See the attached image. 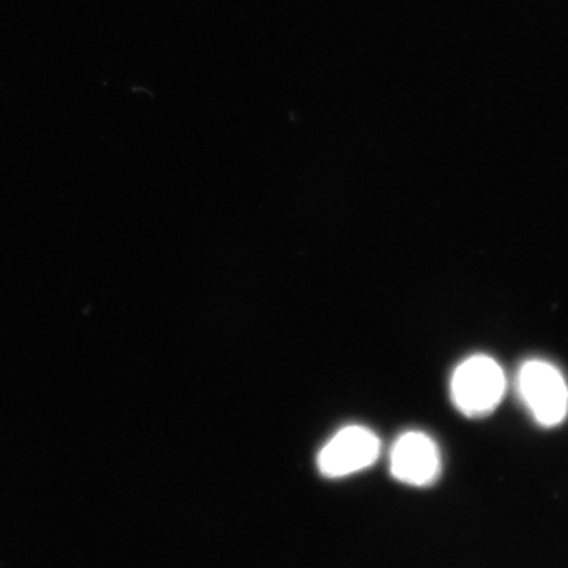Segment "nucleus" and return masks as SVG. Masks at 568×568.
<instances>
[{"mask_svg": "<svg viewBox=\"0 0 568 568\" xmlns=\"http://www.w3.org/2000/svg\"><path fill=\"white\" fill-rule=\"evenodd\" d=\"M519 398L538 425L558 426L568 414V384L558 366L540 358L525 362L517 376Z\"/></svg>", "mask_w": 568, "mask_h": 568, "instance_id": "f03ea898", "label": "nucleus"}, {"mask_svg": "<svg viewBox=\"0 0 568 568\" xmlns=\"http://www.w3.org/2000/svg\"><path fill=\"white\" fill-rule=\"evenodd\" d=\"M507 381L504 369L488 355H473L457 366L450 379L455 407L466 417H485L503 402Z\"/></svg>", "mask_w": 568, "mask_h": 568, "instance_id": "f257e3e1", "label": "nucleus"}, {"mask_svg": "<svg viewBox=\"0 0 568 568\" xmlns=\"http://www.w3.org/2000/svg\"><path fill=\"white\" fill-rule=\"evenodd\" d=\"M440 452L435 440L420 432H407L390 452L392 476L410 487H428L440 474Z\"/></svg>", "mask_w": 568, "mask_h": 568, "instance_id": "20e7f679", "label": "nucleus"}, {"mask_svg": "<svg viewBox=\"0 0 568 568\" xmlns=\"http://www.w3.org/2000/svg\"><path fill=\"white\" fill-rule=\"evenodd\" d=\"M379 437L361 425H351L338 433L323 448L317 457L320 473L327 478L353 476L375 465L379 457Z\"/></svg>", "mask_w": 568, "mask_h": 568, "instance_id": "7ed1b4c3", "label": "nucleus"}]
</instances>
